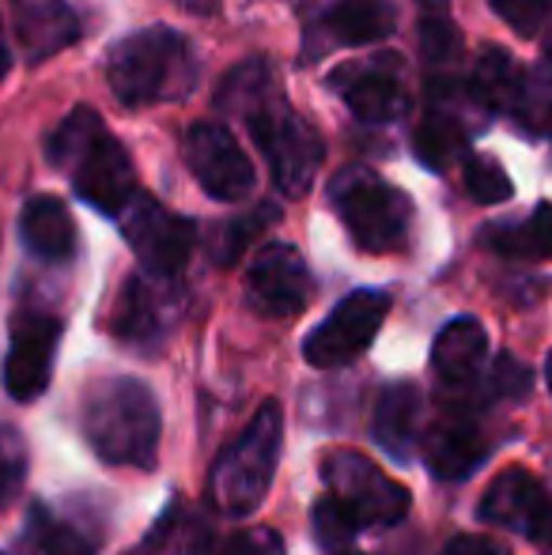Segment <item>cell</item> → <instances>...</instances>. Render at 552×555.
<instances>
[{
  "instance_id": "obj_1",
  "label": "cell",
  "mask_w": 552,
  "mask_h": 555,
  "mask_svg": "<svg viewBox=\"0 0 552 555\" xmlns=\"http://www.w3.org/2000/svg\"><path fill=\"white\" fill-rule=\"evenodd\" d=\"M216 111L246 121L254 144L269 163L273 185L284 197L295 201L314 185V175L325 159V140L314 125L287 106L269 61H243L231 68L216 91Z\"/></svg>"
},
{
  "instance_id": "obj_2",
  "label": "cell",
  "mask_w": 552,
  "mask_h": 555,
  "mask_svg": "<svg viewBox=\"0 0 552 555\" xmlns=\"http://www.w3.org/2000/svg\"><path fill=\"white\" fill-rule=\"evenodd\" d=\"M53 167L68 170L73 190L103 216H126V208L137 201V170L129 152L118 144L103 117L88 106H76L46 147Z\"/></svg>"
},
{
  "instance_id": "obj_3",
  "label": "cell",
  "mask_w": 552,
  "mask_h": 555,
  "mask_svg": "<svg viewBox=\"0 0 552 555\" xmlns=\"http://www.w3.org/2000/svg\"><path fill=\"white\" fill-rule=\"evenodd\" d=\"M80 427L88 446L106 465H129L140 473L155 468L163 416L155 393L140 378L114 374L84 389Z\"/></svg>"
},
{
  "instance_id": "obj_4",
  "label": "cell",
  "mask_w": 552,
  "mask_h": 555,
  "mask_svg": "<svg viewBox=\"0 0 552 555\" xmlns=\"http://www.w3.org/2000/svg\"><path fill=\"white\" fill-rule=\"evenodd\" d=\"M106 80L121 106L178 103L197 83V53L170 27H144L121 38L106 57Z\"/></svg>"
},
{
  "instance_id": "obj_5",
  "label": "cell",
  "mask_w": 552,
  "mask_h": 555,
  "mask_svg": "<svg viewBox=\"0 0 552 555\" xmlns=\"http://www.w3.org/2000/svg\"><path fill=\"white\" fill-rule=\"evenodd\" d=\"M280 446H284V412L277 401H261L251 424L239 431V439L223 446L220 457L208 473V499L228 518H246L269 495V483L277 476Z\"/></svg>"
},
{
  "instance_id": "obj_6",
  "label": "cell",
  "mask_w": 552,
  "mask_h": 555,
  "mask_svg": "<svg viewBox=\"0 0 552 555\" xmlns=\"http://www.w3.org/2000/svg\"><path fill=\"white\" fill-rule=\"evenodd\" d=\"M330 205L363 254H394L406 246L413 205L371 167H345L330 182Z\"/></svg>"
},
{
  "instance_id": "obj_7",
  "label": "cell",
  "mask_w": 552,
  "mask_h": 555,
  "mask_svg": "<svg viewBox=\"0 0 552 555\" xmlns=\"http://www.w3.org/2000/svg\"><path fill=\"white\" fill-rule=\"evenodd\" d=\"M322 480L325 495L356 521V529H375V526H398L413 506L406 483L386 476L375 461H368L356 450H337L322 461Z\"/></svg>"
},
{
  "instance_id": "obj_8",
  "label": "cell",
  "mask_w": 552,
  "mask_h": 555,
  "mask_svg": "<svg viewBox=\"0 0 552 555\" xmlns=\"http://www.w3.org/2000/svg\"><path fill=\"white\" fill-rule=\"evenodd\" d=\"M303 61L325 57L337 46L383 42L398 27L394 0H299Z\"/></svg>"
},
{
  "instance_id": "obj_9",
  "label": "cell",
  "mask_w": 552,
  "mask_h": 555,
  "mask_svg": "<svg viewBox=\"0 0 552 555\" xmlns=\"http://www.w3.org/2000/svg\"><path fill=\"white\" fill-rule=\"evenodd\" d=\"M390 310V295L386 292H352L330 310L322 325L307 333L303 340V359L318 371H333V366H348L371 348Z\"/></svg>"
},
{
  "instance_id": "obj_10",
  "label": "cell",
  "mask_w": 552,
  "mask_h": 555,
  "mask_svg": "<svg viewBox=\"0 0 552 555\" xmlns=\"http://www.w3.org/2000/svg\"><path fill=\"white\" fill-rule=\"evenodd\" d=\"M330 88L368 125H390L409 111L406 65L398 53H371V57L345 61L330 73Z\"/></svg>"
},
{
  "instance_id": "obj_11",
  "label": "cell",
  "mask_w": 552,
  "mask_h": 555,
  "mask_svg": "<svg viewBox=\"0 0 552 555\" xmlns=\"http://www.w3.org/2000/svg\"><path fill=\"white\" fill-rule=\"evenodd\" d=\"M121 231H126L129 246H133L140 269L147 276L178 280V272L185 269L197 242V227L185 216L170 212L167 205H159L155 197L137 193V201L121 216Z\"/></svg>"
},
{
  "instance_id": "obj_12",
  "label": "cell",
  "mask_w": 552,
  "mask_h": 555,
  "mask_svg": "<svg viewBox=\"0 0 552 555\" xmlns=\"http://www.w3.org/2000/svg\"><path fill=\"white\" fill-rule=\"evenodd\" d=\"M61 318L50 310H15L12 330H8V356H4V389L12 401H35L46 393L57 359Z\"/></svg>"
},
{
  "instance_id": "obj_13",
  "label": "cell",
  "mask_w": 552,
  "mask_h": 555,
  "mask_svg": "<svg viewBox=\"0 0 552 555\" xmlns=\"http://www.w3.org/2000/svg\"><path fill=\"white\" fill-rule=\"evenodd\" d=\"M488 442L485 424H480V409L462 397V401H442V412L427 420L424 435V457L439 480H465L485 465Z\"/></svg>"
},
{
  "instance_id": "obj_14",
  "label": "cell",
  "mask_w": 552,
  "mask_h": 555,
  "mask_svg": "<svg viewBox=\"0 0 552 555\" xmlns=\"http://www.w3.org/2000/svg\"><path fill=\"white\" fill-rule=\"evenodd\" d=\"M314 295V276L299 249L287 242H269L254 254L246 269V302L261 318H295Z\"/></svg>"
},
{
  "instance_id": "obj_15",
  "label": "cell",
  "mask_w": 552,
  "mask_h": 555,
  "mask_svg": "<svg viewBox=\"0 0 552 555\" xmlns=\"http://www.w3.org/2000/svg\"><path fill=\"white\" fill-rule=\"evenodd\" d=\"M182 155L190 163L193 178L201 182V190L216 201H243L254 190V167L246 159V152L239 147V140L231 137L223 125L216 121H197L185 132Z\"/></svg>"
},
{
  "instance_id": "obj_16",
  "label": "cell",
  "mask_w": 552,
  "mask_h": 555,
  "mask_svg": "<svg viewBox=\"0 0 552 555\" xmlns=\"http://www.w3.org/2000/svg\"><path fill=\"white\" fill-rule=\"evenodd\" d=\"M477 514L488 526L511 529V533L538 544L545 537V529L552 526V495L530 468L511 465L488 483Z\"/></svg>"
},
{
  "instance_id": "obj_17",
  "label": "cell",
  "mask_w": 552,
  "mask_h": 555,
  "mask_svg": "<svg viewBox=\"0 0 552 555\" xmlns=\"http://www.w3.org/2000/svg\"><path fill=\"white\" fill-rule=\"evenodd\" d=\"M178 307H182V299H178L175 280L137 272V276L126 280L118 307H114V336L129 348H155L175 330Z\"/></svg>"
},
{
  "instance_id": "obj_18",
  "label": "cell",
  "mask_w": 552,
  "mask_h": 555,
  "mask_svg": "<svg viewBox=\"0 0 552 555\" xmlns=\"http://www.w3.org/2000/svg\"><path fill=\"white\" fill-rule=\"evenodd\" d=\"M432 371L447 401H462L488 374V333L477 318H454L432 344Z\"/></svg>"
},
{
  "instance_id": "obj_19",
  "label": "cell",
  "mask_w": 552,
  "mask_h": 555,
  "mask_svg": "<svg viewBox=\"0 0 552 555\" xmlns=\"http://www.w3.org/2000/svg\"><path fill=\"white\" fill-rule=\"evenodd\" d=\"M23 544L30 555H95L103 544V529L91 514H80L76 506L35 503L27 511Z\"/></svg>"
},
{
  "instance_id": "obj_20",
  "label": "cell",
  "mask_w": 552,
  "mask_h": 555,
  "mask_svg": "<svg viewBox=\"0 0 552 555\" xmlns=\"http://www.w3.org/2000/svg\"><path fill=\"white\" fill-rule=\"evenodd\" d=\"M8 12L27 61H46L80 38V20L65 0H8Z\"/></svg>"
},
{
  "instance_id": "obj_21",
  "label": "cell",
  "mask_w": 552,
  "mask_h": 555,
  "mask_svg": "<svg viewBox=\"0 0 552 555\" xmlns=\"http://www.w3.org/2000/svg\"><path fill=\"white\" fill-rule=\"evenodd\" d=\"M427 435V401L413 382H394L375 404V442L390 457L413 461Z\"/></svg>"
},
{
  "instance_id": "obj_22",
  "label": "cell",
  "mask_w": 552,
  "mask_h": 555,
  "mask_svg": "<svg viewBox=\"0 0 552 555\" xmlns=\"http://www.w3.org/2000/svg\"><path fill=\"white\" fill-rule=\"evenodd\" d=\"M526 73L508 50L492 46V50L480 53V61L473 65V80H470V103L477 106L480 114H518L526 95Z\"/></svg>"
},
{
  "instance_id": "obj_23",
  "label": "cell",
  "mask_w": 552,
  "mask_h": 555,
  "mask_svg": "<svg viewBox=\"0 0 552 555\" xmlns=\"http://www.w3.org/2000/svg\"><path fill=\"white\" fill-rule=\"evenodd\" d=\"M420 50H424V65L432 68L427 95H450V91H458L454 65H458V50H462V35L454 30L447 0H420Z\"/></svg>"
},
{
  "instance_id": "obj_24",
  "label": "cell",
  "mask_w": 552,
  "mask_h": 555,
  "mask_svg": "<svg viewBox=\"0 0 552 555\" xmlns=\"http://www.w3.org/2000/svg\"><path fill=\"white\" fill-rule=\"evenodd\" d=\"M416 159L432 170H450L470 147V125L458 114V99H427V114L413 132Z\"/></svg>"
},
{
  "instance_id": "obj_25",
  "label": "cell",
  "mask_w": 552,
  "mask_h": 555,
  "mask_svg": "<svg viewBox=\"0 0 552 555\" xmlns=\"http://www.w3.org/2000/svg\"><path fill=\"white\" fill-rule=\"evenodd\" d=\"M20 234L30 254L50 264H61L76 254V223H73V216H68L65 201L50 197V193L30 197L27 205H23Z\"/></svg>"
},
{
  "instance_id": "obj_26",
  "label": "cell",
  "mask_w": 552,
  "mask_h": 555,
  "mask_svg": "<svg viewBox=\"0 0 552 555\" xmlns=\"http://www.w3.org/2000/svg\"><path fill=\"white\" fill-rule=\"evenodd\" d=\"M485 246L518 261L552 257V205H538L518 223H492L485 231Z\"/></svg>"
},
{
  "instance_id": "obj_27",
  "label": "cell",
  "mask_w": 552,
  "mask_h": 555,
  "mask_svg": "<svg viewBox=\"0 0 552 555\" xmlns=\"http://www.w3.org/2000/svg\"><path fill=\"white\" fill-rule=\"evenodd\" d=\"M280 220V208L277 205H258V208H251L246 216H235V220H228L216 231V238H213V261L216 264H235L239 257L246 254V246H251L258 234H266L269 227H273Z\"/></svg>"
},
{
  "instance_id": "obj_28",
  "label": "cell",
  "mask_w": 552,
  "mask_h": 555,
  "mask_svg": "<svg viewBox=\"0 0 552 555\" xmlns=\"http://www.w3.org/2000/svg\"><path fill=\"white\" fill-rule=\"evenodd\" d=\"M465 193L477 205H503L515 193V185L492 155H473V159H465Z\"/></svg>"
},
{
  "instance_id": "obj_29",
  "label": "cell",
  "mask_w": 552,
  "mask_h": 555,
  "mask_svg": "<svg viewBox=\"0 0 552 555\" xmlns=\"http://www.w3.org/2000/svg\"><path fill=\"white\" fill-rule=\"evenodd\" d=\"M310 529H314V541L322 544L325 552H345L348 544L360 537L356 521L348 518V514L341 511V506L333 503L330 495H322L314 503V514H310Z\"/></svg>"
},
{
  "instance_id": "obj_30",
  "label": "cell",
  "mask_w": 552,
  "mask_h": 555,
  "mask_svg": "<svg viewBox=\"0 0 552 555\" xmlns=\"http://www.w3.org/2000/svg\"><path fill=\"white\" fill-rule=\"evenodd\" d=\"M530 366L518 363L515 356H496V363L485 374V393L496 397V401H518V397L530 393Z\"/></svg>"
},
{
  "instance_id": "obj_31",
  "label": "cell",
  "mask_w": 552,
  "mask_h": 555,
  "mask_svg": "<svg viewBox=\"0 0 552 555\" xmlns=\"http://www.w3.org/2000/svg\"><path fill=\"white\" fill-rule=\"evenodd\" d=\"M488 4L523 38H534L541 30V23L552 20V0H488Z\"/></svg>"
},
{
  "instance_id": "obj_32",
  "label": "cell",
  "mask_w": 552,
  "mask_h": 555,
  "mask_svg": "<svg viewBox=\"0 0 552 555\" xmlns=\"http://www.w3.org/2000/svg\"><path fill=\"white\" fill-rule=\"evenodd\" d=\"M27 476V450H23L20 435L4 431L0 435V511L15 499Z\"/></svg>"
},
{
  "instance_id": "obj_33",
  "label": "cell",
  "mask_w": 552,
  "mask_h": 555,
  "mask_svg": "<svg viewBox=\"0 0 552 555\" xmlns=\"http://www.w3.org/2000/svg\"><path fill=\"white\" fill-rule=\"evenodd\" d=\"M220 555H284V537L269 526H251L231 537Z\"/></svg>"
},
{
  "instance_id": "obj_34",
  "label": "cell",
  "mask_w": 552,
  "mask_h": 555,
  "mask_svg": "<svg viewBox=\"0 0 552 555\" xmlns=\"http://www.w3.org/2000/svg\"><path fill=\"white\" fill-rule=\"evenodd\" d=\"M439 555H508V548L485 533H462V537H454V541L442 544Z\"/></svg>"
},
{
  "instance_id": "obj_35",
  "label": "cell",
  "mask_w": 552,
  "mask_h": 555,
  "mask_svg": "<svg viewBox=\"0 0 552 555\" xmlns=\"http://www.w3.org/2000/svg\"><path fill=\"white\" fill-rule=\"evenodd\" d=\"M170 4L185 8V12H193V15H213L220 0H170Z\"/></svg>"
},
{
  "instance_id": "obj_36",
  "label": "cell",
  "mask_w": 552,
  "mask_h": 555,
  "mask_svg": "<svg viewBox=\"0 0 552 555\" xmlns=\"http://www.w3.org/2000/svg\"><path fill=\"white\" fill-rule=\"evenodd\" d=\"M8 68H12V50H8L4 42V27H0V80L8 76Z\"/></svg>"
},
{
  "instance_id": "obj_37",
  "label": "cell",
  "mask_w": 552,
  "mask_h": 555,
  "mask_svg": "<svg viewBox=\"0 0 552 555\" xmlns=\"http://www.w3.org/2000/svg\"><path fill=\"white\" fill-rule=\"evenodd\" d=\"M538 544H541V548H545V555H552V526L545 529V537H541Z\"/></svg>"
},
{
  "instance_id": "obj_38",
  "label": "cell",
  "mask_w": 552,
  "mask_h": 555,
  "mask_svg": "<svg viewBox=\"0 0 552 555\" xmlns=\"http://www.w3.org/2000/svg\"><path fill=\"white\" fill-rule=\"evenodd\" d=\"M545 378H549V389H552V351H549V359H545Z\"/></svg>"
},
{
  "instance_id": "obj_39",
  "label": "cell",
  "mask_w": 552,
  "mask_h": 555,
  "mask_svg": "<svg viewBox=\"0 0 552 555\" xmlns=\"http://www.w3.org/2000/svg\"><path fill=\"white\" fill-rule=\"evenodd\" d=\"M341 555H356V552H341Z\"/></svg>"
},
{
  "instance_id": "obj_40",
  "label": "cell",
  "mask_w": 552,
  "mask_h": 555,
  "mask_svg": "<svg viewBox=\"0 0 552 555\" xmlns=\"http://www.w3.org/2000/svg\"><path fill=\"white\" fill-rule=\"evenodd\" d=\"M0 555H4V552H0Z\"/></svg>"
}]
</instances>
